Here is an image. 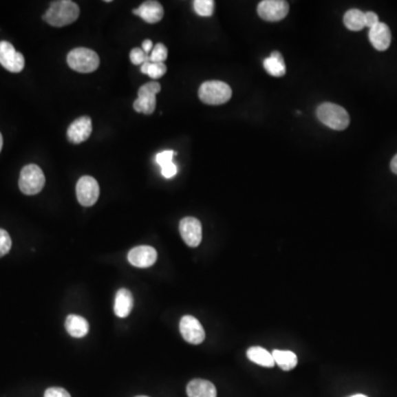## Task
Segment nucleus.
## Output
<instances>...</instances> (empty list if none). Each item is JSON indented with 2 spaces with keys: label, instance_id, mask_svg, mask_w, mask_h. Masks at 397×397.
Segmentation results:
<instances>
[{
  "label": "nucleus",
  "instance_id": "obj_6",
  "mask_svg": "<svg viewBox=\"0 0 397 397\" xmlns=\"http://www.w3.org/2000/svg\"><path fill=\"white\" fill-rule=\"evenodd\" d=\"M162 87L158 82H149L138 89V98L133 102V109L137 113L151 115L155 109V96L160 92Z\"/></svg>",
  "mask_w": 397,
  "mask_h": 397
},
{
  "label": "nucleus",
  "instance_id": "obj_36",
  "mask_svg": "<svg viewBox=\"0 0 397 397\" xmlns=\"http://www.w3.org/2000/svg\"><path fill=\"white\" fill-rule=\"evenodd\" d=\"M136 397H148V396H136Z\"/></svg>",
  "mask_w": 397,
  "mask_h": 397
},
{
  "label": "nucleus",
  "instance_id": "obj_4",
  "mask_svg": "<svg viewBox=\"0 0 397 397\" xmlns=\"http://www.w3.org/2000/svg\"><path fill=\"white\" fill-rule=\"evenodd\" d=\"M67 64L76 72L92 73L100 67V58L91 49L76 47L67 54Z\"/></svg>",
  "mask_w": 397,
  "mask_h": 397
},
{
  "label": "nucleus",
  "instance_id": "obj_23",
  "mask_svg": "<svg viewBox=\"0 0 397 397\" xmlns=\"http://www.w3.org/2000/svg\"><path fill=\"white\" fill-rule=\"evenodd\" d=\"M140 71L153 80H158L167 73V67L164 63H153L148 60L142 64Z\"/></svg>",
  "mask_w": 397,
  "mask_h": 397
},
{
  "label": "nucleus",
  "instance_id": "obj_24",
  "mask_svg": "<svg viewBox=\"0 0 397 397\" xmlns=\"http://www.w3.org/2000/svg\"><path fill=\"white\" fill-rule=\"evenodd\" d=\"M213 0H195L193 1V9L201 17H211L214 12Z\"/></svg>",
  "mask_w": 397,
  "mask_h": 397
},
{
  "label": "nucleus",
  "instance_id": "obj_10",
  "mask_svg": "<svg viewBox=\"0 0 397 397\" xmlns=\"http://www.w3.org/2000/svg\"><path fill=\"white\" fill-rule=\"evenodd\" d=\"M180 334L191 345H200L206 339V332L199 320L193 316L186 314L180 320Z\"/></svg>",
  "mask_w": 397,
  "mask_h": 397
},
{
  "label": "nucleus",
  "instance_id": "obj_19",
  "mask_svg": "<svg viewBox=\"0 0 397 397\" xmlns=\"http://www.w3.org/2000/svg\"><path fill=\"white\" fill-rule=\"evenodd\" d=\"M264 69L272 76H283L286 73V64L283 61V56L278 51L272 52L268 58L264 60Z\"/></svg>",
  "mask_w": 397,
  "mask_h": 397
},
{
  "label": "nucleus",
  "instance_id": "obj_1",
  "mask_svg": "<svg viewBox=\"0 0 397 397\" xmlns=\"http://www.w3.org/2000/svg\"><path fill=\"white\" fill-rule=\"evenodd\" d=\"M80 16L78 5L71 0H58L51 3L50 7L43 14V20L52 27H65L71 25Z\"/></svg>",
  "mask_w": 397,
  "mask_h": 397
},
{
  "label": "nucleus",
  "instance_id": "obj_35",
  "mask_svg": "<svg viewBox=\"0 0 397 397\" xmlns=\"http://www.w3.org/2000/svg\"><path fill=\"white\" fill-rule=\"evenodd\" d=\"M350 397H367V396H365V395H363V394H356V395H353V396H350Z\"/></svg>",
  "mask_w": 397,
  "mask_h": 397
},
{
  "label": "nucleus",
  "instance_id": "obj_32",
  "mask_svg": "<svg viewBox=\"0 0 397 397\" xmlns=\"http://www.w3.org/2000/svg\"><path fill=\"white\" fill-rule=\"evenodd\" d=\"M142 50H144V52L146 53V54H147V56H149V53L151 52V51H153V42H151V40L149 39L144 40V41L142 42Z\"/></svg>",
  "mask_w": 397,
  "mask_h": 397
},
{
  "label": "nucleus",
  "instance_id": "obj_18",
  "mask_svg": "<svg viewBox=\"0 0 397 397\" xmlns=\"http://www.w3.org/2000/svg\"><path fill=\"white\" fill-rule=\"evenodd\" d=\"M65 329L73 338H83L89 334V323L78 314H69L65 320Z\"/></svg>",
  "mask_w": 397,
  "mask_h": 397
},
{
  "label": "nucleus",
  "instance_id": "obj_9",
  "mask_svg": "<svg viewBox=\"0 0 397 397\" xmlns=\"http://www.w3.org/2000/svg\"><path fill=\"white\" fill-rule=\"evenodd\" d=\"M259 17L266 21H279L286 18L289 12V5L283 0H264L257 7Z\"/></svg>",
  "mask_w": 397,
  "mask_h": 397
},
{
  "label": "nucleus",
  "instance_id": "obj_29",
  "mask_svg": "<svg viewBox=\"0 0 397 397\" xmlns=\"http://www.w3.org/2000/svg\"><path fill=\"white\" fill-rule=\"evenodd\" d=\"M45 397H71V395L62 387H50L45 391Z\"/></svg>",
  "mask_w": 397,
  "mask_h": 397
},
{
  "label": "nucleus",
  "instance_id": "obj_30",
  "mask_svg": "<svg viewBox=\"0 0 397 397\" xmlns=\"http://www.w3.org/2000/svg\"><path fill=\"white\" fill-rule=\"evenodd\" d=\"M177 171H178V168L173 162H170L167 166L162 168V175L167 179L173 178L177 175Z\"/></svg>",
  "mask_w": 397,
  "mask_h": 397
},
{
  "label": "nucleus",
  "instance_id": "obj_25",
  "mask_svg": "<svg viewBox=\"0 0 397 397\" xmlns=\"http://www.w3.org/2000/svg\"><path fill=\"white\" fill-rule=\"evenodd\" d=\"M168 58V49L164 43H157L150 53L149 61L153 63H164Z\"/></svg>",
  "mask_w": 397,
  "mask_h": 397
},
{
  "label": "nucleus",
  "instance_id": "obj_15",
  "mask_svg": "<svg viewBox=\"0 0 397 397\" xmlns=\"http://www.w3.org/2000/svg\"><path fill=\"white\" fill-rule=\"evenodd\" d=\"M133 14L144 20L148 23H159L164 18V8L158 1H144L137 9H133Z\"/></svg>",
  "mask_w": 397,
  "mask_h": 397
},
{
  "label": "nucleus",
  "instance_id": "obj_13",
  "mask_svg": "<svg viewBox=\"0 0 397 397\" xmlns=\"http://www.w3.org/2000/svg\"><path fill=\"white\" fill-rule=\"evenodd\" d=\"M93 126L92 120L87 116L80 117L67 128V139L74 144H82L91 136Z\"/></svg>",
  "mask_w": 397,
  "mask_h": 397
},
{
  "label": "nucleus",
  "instance_id": "obj_16",
  "mask_svg": "<svg viewBox=\"0 0 397 397\" xmlns=\"http://www.w3.org/2000/svg\"><path fill=\"white\" fill-rule=\"evenodd\" d=\"M189 397H217V389L213 383L202 378H195L186 385Z\"/></svg>",
  "mask_w": 397,
  "mask_h": 397
},
{
  "label": "nucleus",
  "instance_id": "obj_22",
  "mask_svg": "<svg viewBox=\"0 0 397 397\" xmlns=\"http://www.w3.org/2000/svg\"><path fill=\"white\" fill-rule=\"evenodd\" d=\"M345 27L351 31H360L365 28V12L358 9H351L343 17Z\"/></svg>",
  "mask_w": 397,
  "mask_h": 397
},
{
  "label": "nucleus",
  "instance_id": "obj_7",
  "mask_svg": "<svg viewBox=\"0 0 397 397\" xmlns=\"http://www.w3.org/2000/svg\"><path fill=\"white\" fill-rule=\"evenodd\" d=\"M76 197L83 206H94L100 197V186L98 181L89 175H83L76 184Z\"/></svg>",
  "mask_w": 397,
  "mask_h": 397
},
{
  "label": "nucleus",
  "instance_id": "obj_20",
  "mask_svg": "<svg viewBox=\"0 0 397 397\" xmlns=\"http://www.w3.org/2000/svg\"><path fill=\"white\" fill-rule=\"evenodd\" d=\"M246 356L250 361L259 364L261 367H272L275 365L272 353L268 352L264 347H250L246 352Z\"/></svg>",
  "mask_w": 397,
  "mask_h": 397
},
{
  "label": "nucleus",
  "instance_id": "obj_2",
  "mask_svg": "<svg viewBox=\"0 0 397 397\" xmlns=\"http://www.w3.org/2000/svg\"><path fill=\"white\" fill-rule=\"evenodd\" d=\"M318 120L334 131H345L350 124V116L343 107L334 103H323L316 109Z\"/></svg>",
  "mask_w": 397,
  "mask_h": 397
},
{
  "label": "nucleus",
  "instance_id": "obj_14",
  "mask_svg": "<svg viewBox=\"0 0 397 397\" xmlns=\"http://www.w3.org/2000/svg\"><path fill=\"white\" fill-rule=\"evenodd\" d=\"M369 39L371 45L378 51H385L391 45V34L389 25L378 23L373 28L369 29Z\"/></svg>",
  "mask_w": 397,
  "mask_h": 397
},
{
  "label": "nucleus",
  "instance_id": "obj_34",
  "mask_svg": "<svg viewBox=\"0 0 397 397\" xmlns=\"http://www.w3.org/2000/svg\"><path fill=\"white\" fill-rule=\"evenodd\" d=\"M3 135H1V133H0V151H1V149H3Z\"/></svg>",
  "mask_w": 397,
  "mask_h": 397
},
{
  "label": "nucleus",
  "instance_id": "obj_26",
  "mask_svg": "<svg viewBox=\"0 0 397 397\" xmlns=\"http://www.w3.org/2000/svg\"><path fill=\"white\" fill-rule=\"evenodd\" d=\"M12 237L7 230L0 228V257L7 255L12 248Z\"/></svg>",
  "mask_w": 397,
  "mask_h": 397
},
{
  "label": "nucleus",
  "instance_id": "obj_5",
  "mask_svg": "<svg viewBox=\"0 0 397 397\" xmlns=\"http://www.w3.org/2000/svg\"><path fill=\"white\" fill-rule=\"evenodd\" d=\"M45 184V177L39 166L30 164L23 168L20 173L19 189L23 195H38Z\"/></svg>",
  "mask_w": 397,
  "mask_h": 397
},
{
  "label": "nucleus",
  "instance_id": "obj_21",
  "mask_svg": "<svg viewBox=\"0 0 397 397\" xmlns=\"http://www.w3.org/2000/svg\"><path fill=\"white\" fill-rule=\"evenodd\" d=\"M272 354L275 364L283 371H290L297 365V356L292 351L274 350Z\"/></svg>",
  "mask_w": 397,
  "mask_h": 397
},
{
  "label": "nucleus",
  "instance_id": "obj_11",
  "mask_svg": "<svg viewBox=\"0 0 397 397\" xmlns=\"http://www.w3.org/2000/svg\"><path fill=\"white\" fill-rule=\"evenodd\" d=\"M181 237L190 248H197L202 241V225L195 217H186L179 224Z\"/></svg>",
  "mask_w": 397,
  "mask_h": 397
},
{
  "label": "nucleus",
  "instance_id": "obj_17",
  "mask_svg": "<svg viewBox=\"0 0 397 397\" xmlns=\"http://www.w3.org/2000/svg\"><path fill=\"white\" fill-rule=\"evenodd\" d=\"M133 299L131 292L126 288H120L115 296L114 312L120 318H126L133 310Z\"/></svg>",
  "mask_w": 397,
  "mask_h": 397
},
{
  "label": "nucleus",
  "instance_id": "obj_33",
  "mask_svg": "<svg viewBox=\"0 0 397 397\" xmlns=\"http://www.w3.org/2000/svg\"><path fill=\"white\" fill-rule=\"evenodd\" d=\"M391 170L395 175H397V153L394 155V158L391 159Z\"/></svg>",
  "mask_w": 397,
  "mask_h": 397
},
{
  "label": "nucleus",
  "instance_id": "obj_8",
  "mask_svg": "<svg viewBox=\"0 0 397 397\" xmlns=\"http://www.w3.org/2000/svg\"><path fill=\"white\" fill-rule=\"evenodd\" d=\"M0 64L7 71L19 73L25 67V56L8 41H0Z\"/></svg>",
  "mask_w": 397,
  "mask_h": 397
},
{
  "label": "nucleus",
  "instance_id": "obj_31",
  "mask_svg": "<svg viewBox=\"0 0 397 397\" xmlns=\"http://www.w3.org/2000/svg\"><path fill=\"white\" fill-rule=\"evenodd\" d=\"M378 23L380 20H378V14L373 12H365V27L371 29Z\"/></svg>",
  "mask_w": 397,
  "mask_h": 397
},
{
  "label": "nucleus",
  "instance_id": "obj_27",
  "mask_svg": "<svg viewBox=\"0 0 397 397\" xmlns=\"http://www.w3.org/2000/svg\"><path fill=\"white\" fill-rule=\"evenodd\" d=\"M129 58H131V63L135 64V65H142L144 62L149 60V56H147L144 50L139 49V47H135L131 51Z\"/></svg>",
  "mask_w": 397,
  "mask_h": 397
},
{
  "label": "nucleus",
  "instance_id": "obj_3",
  "mask_svg": "<svg viewBox=\"0 0 397 397\" xmlns=\"http://www.w3.org/2000/svg\"><path fill=\"white\" fill-rule=\"evenodd\" d=\"M232 98V89L221 81H208L201 84L199 98L208 105H222Z\"/></svg>",
  "mask_w": 397,
  "mask_h": 397
},
{
  "label": "nucleus",
  "instance_id": "obj_12",
  "mask_svg": "<svg viewBox=\"0 0 397 397\" xmlns=\"http://www.w3.org/2000/svg\"><path fill=\"white\" fill-rule=\"evenodd\" d=\"M157 257H158L157 250L148 245L136 246L128 253V261L138 268H148L153 266L157 261Z\"/></svg>",
  "mask_w": 397,
  "mask_h": 397
},
{
  "label": "nucleus",
  "instance_id": "obj_28",
  "mask_svg": "<svg viewBox=\"0 0 397 397\" xmlns=\"http://www.w3.org/2000/svg\"><path fill=\"white\" fill-rule=\"evenodd\" d=\"M175 151L173 150H166V151H162V153H158L155 155V162L160 166V167H164L167 166L170 162H173V155H175Z\"/></svg>",
  "mask_w": 397,
  "mask_h": 397
}]
</instances>
